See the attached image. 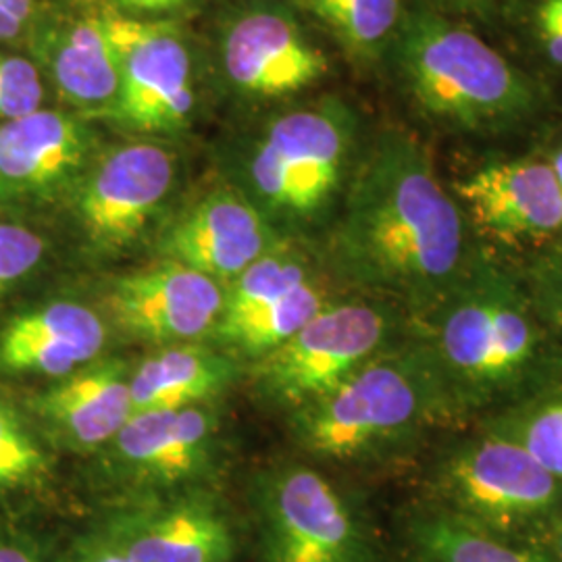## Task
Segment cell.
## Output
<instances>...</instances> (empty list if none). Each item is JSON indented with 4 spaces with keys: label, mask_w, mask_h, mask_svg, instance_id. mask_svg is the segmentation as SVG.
Segmentation results:
<instances>
[{
    "label": "cell",
    "mask_w": 562,
    "mask_h": 562,
    "mask_svg": "<svg viewBox=\"0 0 562 562\" xmlns=\"http://www.w3.org/2000/svg\"><path fill=\"white\" fill-rule=\"evenodd\" d=\"M74 2H88V0H74Z\"/></svg>",
    "instance_id": "74e56055"
},
{
    "label": "cell",
    "mask_w": 562,
    "mask_h": 562,
    "mask_svg": "<svg viewBox=\"0 0 562 562\" xmlns=\"http://www.w3.org/2000/svg\"><path fill=\"white\" fill-rule=\"evenodd\" d=\"M480 425L515 440L562 483V378Z\"/></svg>",
    "instance_id": "d4e9b609"
},
{
    "label": "cell",
    "mask_w": 562,
    "mask_h": 562,
    "mask_svg": "<svg viewBox=\"0 0 562 562\" xmlns=\"http://www.w3.org/2000/svg\"><path fill=\"white\" fill-rule=\"evenodd\" d=\"M540 153H542V157L548 161V165L552 167L562 190V138L546 144Z\"/></svg>",
    "instance_id": "d590c367"
},
{
    "label": "cell",
    "mask_w": 562,
    "mask_h": 562,
    "mask_svg": "<svg viewBox=\"0 0 562 562\" xmlns=\"http://www.w3.org/2000/svg\"><path fill=\"white\" fill-rule=\"evenodd\" d=\"M130 562L250 561L248 525L225 485L90 510Z\"/></svg>",
    "instance_id": "8fae6325"
},
{
    "label": "cell",
    "mask_w": 562,
    "mask_h": 562,
    "mask_svg": "<svg viewBox=\"0 0 562 562\" xmlns=\"http://www.w3.org/2000/svg\"><path fill=\"white\" fill-rule=\"evenodd\" d=\"M487 248L525 257L562 240V190L542 153L483 162L450 186Z\"/></svg>",
    "instance_id": "5bb4252c"
},
{
    "label": "cell",
    "mask_w": 562,
    "mask_h": 562,
    "mask_svg": "<svg viewBox=\"0 0 562 562\" xmlns=\"http://www.w3.org/2000/svg\"><path fill=\"white\" fill-rule=\"evenodd\" d=\"M543 562H562V513L533 540Z\"/></svg>",
    "instance_id": "836d02e7"
},
{
    "label": "cell",
    "mask_w": 562,
    "mask_h": 562,
    "mask_svg": "<svg viewBox=\"0 0 562 562\" xmlns=\"http://www.w3.org/2000/svg\"><path fill=\"white\" fill-rule=\"evenodd\" d=\"M396 57L423 115L457 134L515 130L542 106V90L471 27L434 11L402 21Z\"/></svg>",
    "instance_id": "5b68a950"
},
{
    "label": "cell",
    "mask_w": 562,
    "mask_h": 562,
    "mask_svg": "<svg viewBox=\"0 0 562 562\" xmlns=\"http://www.w3.org/2000/svg\"><path fill=\"white\" fill-rule=\"evenodd\" d=\"M120 344L144 350L209 340L222 319L225 285L169 261L102 278L94 294Z\"/></svg>",
    "instance_id": "7c38bea8"
},
{
    "label": "cell",
    "mask_w": 562,
    "mask_h": 562,
    "mask_svg": "<svg viewBox=\"0 0 562 562\" xmlns=\"http://www.w3.org/2000/svg\"><path fill=\"white\" fill-rule=\"evenodd\" d=\"M359 157L357 120L348 106L317 102L265 127L236 188L281 236L315 246L338 213Z\"/></svg>",
    "instance_id": "8992f818"
},
{
    "label": "cell",
    "mask_w": 562,
    "mask_h": 562,
    "mask_svg": "<svg viewBox=\"0 0 562 562\" xmlns=\"http://www.w3.org/2000/svg\"><path fill=\"white\" fill-rule=\"evenodd\" d=\"M57 461L20 394L0 382V517L44 519L57 508Z\"/></svg>",
    "instance_id": "7402d4cb"
},
{
    "label": "cell",
    "mask_w": 562,
    "mask_h": 562,
    "mask_svg": "<svg viewBox=\"0 0 562 562\" xmlns=\"http://www.w3.org/2000/svg\"><path fill=\"white\" fill-rule=\"evenodd\" d=\"M250 562H394L387 510L367 483L296 454L246 475Z\"/></svg>",
    "instance_id": "277c9868"
},
{
    "label": "cell",
    "mask_w": 562,
    "mask_h": 562,
    "mask_svg": "<svg viewBox=\"0 0 562 562\" xmlns=\"http://www.w3.org/2000/svg\"><path fill=\"white\" fill-rule=\"evenodd\" d=\"M223 67L241 92L285 97L322 80L327 57L290 15L278 9H257L229 25L223 41Z\"/></svg>",
    "instance_id": "d6986e66"
},
{
    "label": "cell",
    "mask_w": 562,
    "mask_h": 562,
    "mask_svg": "<svg viewBox=\"0 0 562 562\" xmlns=\"http://www.w3.org/2000/svg\"><path fill=\"white\" fill-rule=\"evenodd\" d=\"M42 76L34 60L0 55V121L20 120L41 111Z\"/></svg>",
    "instance_id": "f546056e"
},
{
    "label": "cell",
    "mask_w": 562,
    "mask_h": 562,
    "mask_svg": "<svg viewBox=\"0 0 562 562\" xmlns=\"http://www.w3.org/2000/svg\"><path fill=\"white\" fill-rule=\"evenodd\" d=\"M50 562H130L117 542L92 515L60 522Z\"/></svg>",
    "instance_id": "f1b7e54d"
},
{
    "label": "cell",
    "mask_w": 562,
    "mask_h": 562,
    "mask_svg": "<svg viewBox=\"0 0 562 562\" xmlns=\"http://www.w3.org/2000/svg\"><path fill=\"white\" fill-rule=\"evenodd\" d=\"M411 494L513 540L531 542L562 513V483L485 425L450 427L408 473Z\"/></svg>",
    "instance_id": "52a82bcc"
},
{
    "label": "cell",
    "mask_w": 562,
    "mask_h": 562,
    "mask_svg": "<svg viewBox=\"0 0 562 562\" xmlns=\"http://www.w3.org/2000/svg\"><path fill=\"white\" fill-rule=\"evenodd\" d=\"M411 317L390 302L340 292L280 348L250 362L252 401L281 419L319 401L411 331Z\"/></svg>",
    "instance_id": "9c48e42d"
},
{
    "label": "cell",
    "mask_w": 562,
    "mask_h": 562,
    "mask_svg": "<svg viewBox=\"0 0 562 562\" xmlns=\"http://www.w3.org/2000/svg\"><path fill=\"white\" fill-rule=\"evenodd\" d=\"M121 346L92 294H48L0 313V382H57ZM27 387V390H30Z\"/></svg>",
    "instance_id": "4fadbf2b"
},
{
    "label": "cell",
    "mask_w": 562,
    "mask_h": 562,
    "mask_svg": "<svg viewBox=\"0 0 562 562\" xmlns=\"http://www.w3.org/2000/svg\"><path fill=\"white\" fill-rule=\"evenodd\" d=\"M454 427L442 387L411 331L336 390L283 417L292 454L357 482L413 471Z\"/></svg>",
    "instance_id": "3957f363"
},
{
    "label": "cell",
    "mask_w": 562,
    "mask_h": 562,
    "mask_svg": "<svg viewBox=\"0 0 562 562\" xmlns=\"http://www.w3.org/2000/svg\"><path fill=\"white\" fill-rule=\"evenodd\" d=\"M59 525L34 517H0V562H50Z\"/></svg>",
    "instance_id": "4dcf8cb0"
},
{
    "label": "cell",
    "mask_w": 562,
    "mask_h": 562,
    "mask_svg": "<svg viewBox=\"0 0 562 562\" xmlns=\"http://www.w3.org/2000/svg\"><path fill=\"white\" fill-rule=\"evenodd\" d=\"M531 32L546 60L562 71V0H536Z\"/></svg>",
    "instance_id": "1f68e13d"
},
{
    "label": "cell",
    "mask_w": 562,
    "mask_h": 562,
    "mask_svg": "<svg viewBox=\"0 0 562 562\" xmlns=\"http://www.w3.org/2000/svg\"><path fill=\"white\" fill-rule=\"evenodd\" d=\"M34 15V0H0V42L15 41Z\"/></svg>",
    "instance_id": "d6a6232c"
},
{
    "label": "cell",
    "mask_w": 562,
    "mask_h": 562,
    "mask_svg": "<svg viewBox=\"0 0 562 562\" xmlns=\"http://www.w3.org/2000/svg\"><path fill=\"white\" fill-rule=\"evenodd\" d=\"M440 2L454 9H480L487 0H440Z\"/></svg>",
    "instance_id": "8d00e7d4"
},
{
    "label": "cell",
    "mask_w": 562,
    "mask_h": 562,
    "mask_svg": "<svg viewBox=\"0 0 562 562\" xmlns=\"http://www.w3.org/2000/svg\"><path fill=\"white\" fill-rule=\"evenodd\" d=\"M340 292L344 290L329 276H323L261 311L217 323L209 341L250 364L290 340L304 323L311 322Z\"/></svg>",
    "instance_id": "cb8c5ba5"
},
{
    "label": "cell",
    "mask_w": 562,
    "mask_h": 562,
    "mask_svg": "<svg viewBox=\"0 0 562 562\" xmlns=\"http://www.w3.org/2000/svg\"><path fill=\"white\" fill-rule=\"evenodd\" d=\"M515 261L538 319L562 346V240Z\"/></svg>",
    "instance_id": "83f0119b"
},
{
    "label": "cell",
    "mask_w": 562,
    "mask_h": 562,
    "mask_svg": "<svg viewBox=\"0 0 562 562\" xmlns=\"http://www.w3.org/2000/svg\"><path fill=\"white\" fill-rule=\"evenodd\" d=\"M132 359L106 355L57 382L30 387L21 402L57 457L83 461L132 419Z\"/></svg>",
    "instance_id": "ac0fdd59"
},
{
    "label": "cell",
    "mask_w": 562,
    "mask_h": 562,
    "mask_svg": "<svg viewBox=\"0 0 562 562\" xmlns=\"http://www.w3.org/2000/svg\"><path fill=\"white\" fill-rule=\"evenodd\" d=\"M99 155L86 121L55 109L0 121V215L63 206Z\"/></svg>",
    "instance_id": "9a60e30c"
},
{
    "label": "cell",
    "mask_w": 562,
    "mask_h": 562,
    "mask_svg": "<svg viewBox=\"0 0 562 562\" xmlns=\"http://www.w3.org/2000/svg\"><path fill=\"white\" fill-rule=\"evenodd\" d=\"M394 562H543L531 542L513 540L406 494L387 508Z\"/></svg>",
    "instance_id": "44dd1931"
},
{
    "label": "cell",
    "mask_w": 562,
    "mask_h": 562,
    "mask_svg": "<svg viewBox=\"0 0 562 562\" xmlns=\"http://www.w3.org/2000/svg\"><path fill=\"white\" fill-rule=\"evenodd\" d=\"M120 57V97L111 111L144 134H176L192 104V60L180 30L169 21L106 18Z\"/></svg>",
    "instance_id": "2e32d148"
},
{
    "label": "cell",
    "mask_w": 562,
    "mask_h": 562,
    "mask_svg": "<svg viewBox=\"0 0 562 562\" xmlns=\"http://www.w3.org/2000/svg\"><path fill=\"white\" fill-rule=\"evenodd\" d=\"M50 241L36 227L0 220V313L46 271Z\"/></svg>",
    "instance_id": "4316f807"
},
{
    "label": "cell",
    "mask_w": 562,
    "mask_h": 562,
    "mask_svg": "<svg viewBox=\"0 0 562 562\" xmlns=\"http://www.w3.org/2000/svg\"><path fill=\"white\" fill-rule=\"evenodd\" d=\"M178 176V157L159 142H125L99 153L63 204L83 257L120 261L155 238Z\"/></svg>",
    "instance_id": "30bf717a"
},
{
    "label": "cell",
    "mask_w": 562,
    "mask_h": 562,
    "mask_svg": "<svg viewBox=\"0 0 562 562\" xmlns=\"http://www.w3.org/2000/svg\"><path fill=\"white\" fill-rule=\"evenodd\" d=\"M248 364L209 340L150 348L132 359L134 413L220 404L246 382Z\"/></svg>",
    "instance_id": "ffe728a7"
},
{
    "label": "cell",
    "mask_w": 562,
    "mask_h": 562,
    "mask_svg": "<svg viewBox=\"0 0 562 562\" xmlns=\"http://www.w3.org/2000/svg\"><path fill=\"white\" fill-rule=\"evenodd\" d=\"M44 63L60 97L81 111H113L120 97V57L106 18L65 23L44 41Z\"/></svg>",
    "instance_id": "603a6c76"
},
{
    "label": "cell",
    "mask_w": 562,
    "mask_h": 562,
    "mask_svg": "<svg viewBox=\"0 0 562 562\" xmlns=\"http://www.w3.org/2000/svg\"><path fill=\"white\" fill-rule=\"evenodd\" d=\"M190 0H117L121 9L132 11V13H148V15H159V13H171L186 7Z\"/></svg>",
    "instance_id": "e575fe53"
},
{
    "label": "cell",
    "mask_w": 562,
    "mask_h": 562,
    "mask_svg": "<svg viewBox=\"0 0 562 562\" xmlns=\"http://www.w3.org/2000/svg\"><path fill=\"white\" fill-rule=\"evenodd\" d=\"M234 454L223 402L134 413L113 440L80 461L81 513L225 485Z\"/></svg>",
    "instance_id": "ba28073f"
},
{
    "label": "cell",
    "mask_w": 562,
    "mask_h": 562,
    "mask_svg": "<svg viewBox=\"0 0 562 562\" xmlns=\"http://www.w3.org/2000/svg\"><path fill=\"white\" fill-rule=\"evenodd\" d=\"M285 240L236 186H222L162 222L153 238V257L225 285Z\"/></svg>",
    "instance_id": "e0dca14e"
},
{
    "label": "cell",
    "mask_w": 562,
    "mask_h": 562,
    "mask_svg": "<svg viewBox=\"0 0 562 562\" xmlns=\"http://www.w3.org/2000/svg\"><path fill=\"white\" fill-rule=\"evenodd\" d=\"M313 248L340 290L390 302L417 322L459 285L483 244L429 150L390 130L362 150Z\"/></svg>",
    "instance_id": "6da1fadb"
},
{
    "label": "cell",
    "mask_w": 562,
    "mask_h": 562,
    "mask_svg": "<svg viewBox=\"0 0 562 562\" xmlns=\"http://www.w3.org/2000/svg\"><path fill=\"white\" fill-rule=\"evenodd\" d=\"M413 334L454 427L487 422L562 378V346L538 319L517 261L485 244Z\"/></svg>",
    "instance_id": "7a4b0ae2"
},
{
    "label": "cell",
    "mask_w": 562,
    "mask_h": 562,
    "mask_svg": "<svg viewBox=\"0 0 562 562\" xmlns=\"http://www.w3.org/2000/svg\"><path fill=\"white\" fill-rule=\"evenodd\" d=\"M357 55L382 48L401 27L402 0H296Z\"/></svg>",
    "instance_id": "484cf974"
}]
</instances>
